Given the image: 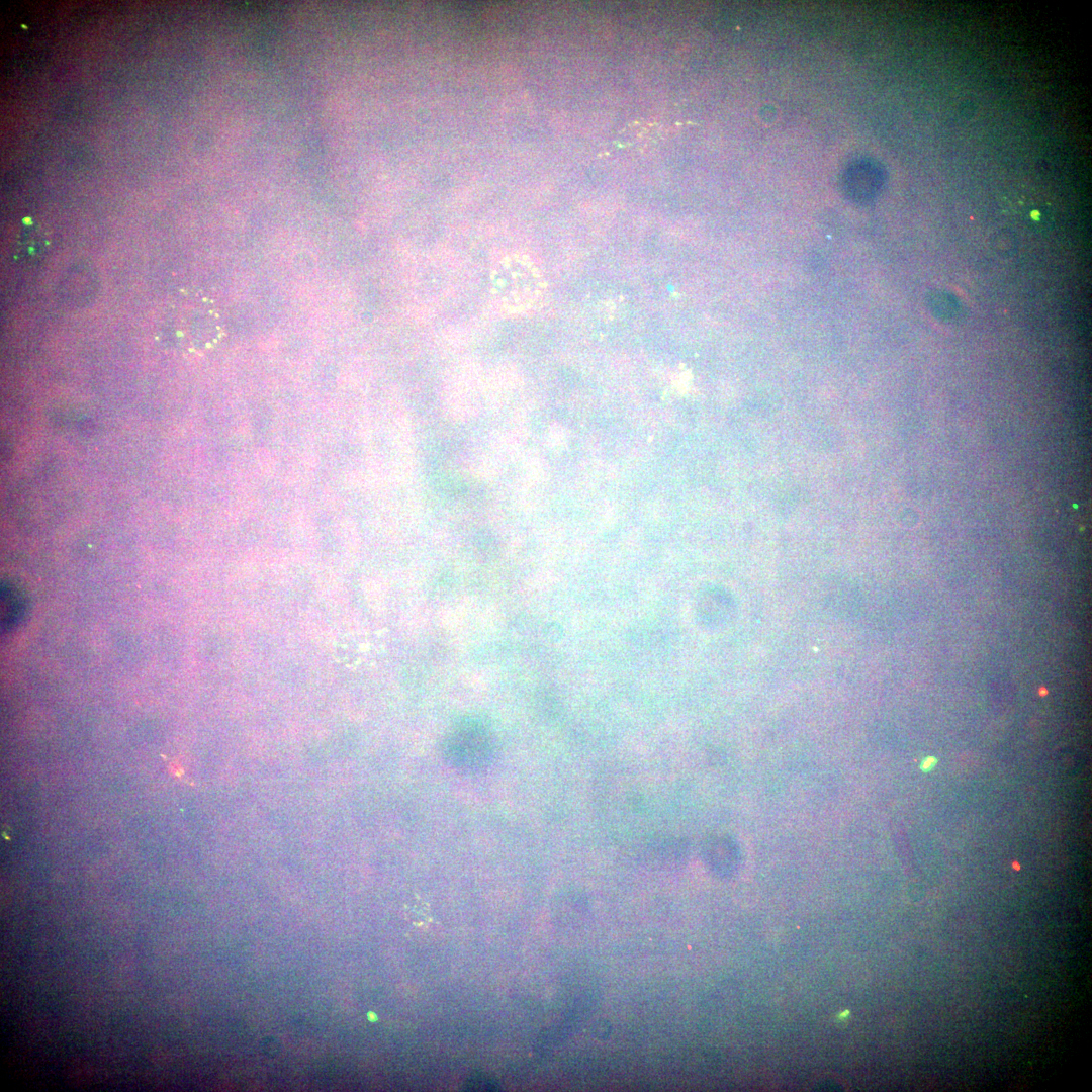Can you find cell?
Returning a JSON list of instances; mask_svg holds the SVG:
<instances>
[{"mask_svg": "<svg viewBox=\"0 0 1092 1092\" xmlns=\"http://www.w3.org/2000/svg\"><path fill=\"white\" fill-rule=\"evenodd\" d=\"M444 754L459 769L483 767L492 754V740L484 724L476 719L460 720L450 731Z\"/></svg>", "mask_w": 1092, "mask_h": 1092, "instance_id": "7a4b0ae2", "label": "cell"}, {"mask_svg": "<svg viewBox=\"0 0 1092 1092\" xmlns=\"http://www.w3.org/2000/svg\"><path fill=\"white\" fill-rule=\"evenodd\" d=\"M162 333L187 349H199L218 337V316L206 299L182 298L171 305L162 323Z\"/></svg>", "mask_w": 1092, "mask_h": 1092, "instance_id": "6da1fadb", "label": "cell"}, {"mask_svg": "<svg viewBox=\"0 0 1092 1092\" xmlns=\"http://www.w3.org/2000/svg\"><path fill=\"white\" fill-rule=\"evenodd\" d=\"M935 761H936V760H935V758H934V757H928V758H926V759H925V760L923 761V763H922V766H921V767H922V769H923V770H925V771H926V770H929L930 768H932V767L934 766V764H935Z\"/></svg>", "mask_w": 1092, "mask_h": 1092, "instance_id": "8992f818", "label": "cell"}, {"mask_svg": "<svg viewBox=\"0 0 1092 1092\" xmlns=\"http://www.w3.org/2000/svg\"><path fill=\"white\" fill-rule=\"evenodd\" d=\"M502 286L504 299L508 306L515 310L531 308L544 290L540 271L526 257H515L507 263Z\"/></svg>", "mask_w": 1092, "mask_h": 1092, "instance_id": "3957f363", "label": "cell"}, {"mask_svg": "<svg viewBox=\"0 0 1092 1092\" xmlns=\"http://www.w3.org/2000/svg\"><path fill=\"white\" fill-rule=\"evenodd\" d=\"M26 602L20 590L4 583L1 587V627L7 631L17 625L24 616Z\"/></svg>", "mask_w": 1092, "mask_h": 1092, "instance_id": "277c9868", "label": "cell"}, {"mask_svg": "<svg viewBox=\"0 0 1092 1092\" xmlns=\"http://www.w3.org/2000/svg\"><path fill=\"white\" fill-rule=\"evenodd\" d=\"M46 240L39 235H20L16 246L13 248V255L16 260L22 263H30L37 261L46 252Z\"/></svg>", "mask_w": 1092, "mask_h": 1092, "instance_id": "5b68a950", "label": "cell"}]
</instances>
